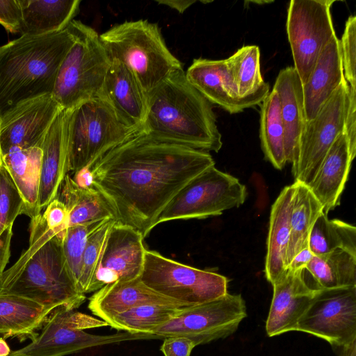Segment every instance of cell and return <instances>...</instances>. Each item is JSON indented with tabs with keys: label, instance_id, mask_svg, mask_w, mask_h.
I'll use <instances>...</instances> for the list:
<instances>
[{
	"label": "cell",
	"instance_id": "1",
	"mask_svg": "<svg viewBox=\"0 0 356 356\" xmlns=\"http://www.w3.org/2000/svg\"><path fill=\"white\" fill-rule=\"evenodd\" d=\"M214 165L208 152L139 131L86 169L91 186L105 198L116 220L144 238L176 193Z\"/></svg>",
	"mask_w": 356,
	"mask_h": 356
},
{
	"label": "cell",
	"instance_id": "2",
	"mask_svg": "<svg viewBox=\"0 0 356 356\" xmlns=\"http://www.w3.org/2000/svg\"><path fill=\"white\" fill-rule=\"evenodd\" d=\"M141 131L154 138L205 152L222 146L213 104L176 70L147 93Z\"/></svg>",
	"mask_w": 356,
	"mask_h": 356
},
{
	"label": "cell",
	"instance_id": "3",
	"mask_svg": "<svg viewBox=\"0 0 356 356\" xmlns=\"http://www.w3.org/2000/svg\"><path fill=\"white\" fill-rule=\"evenodd\" d=\"M29 245L0 276V293L33 300L54 309H76L86 300L71 276L62 238L46 225L42 214L31 219Z\"/></svg>",
	"mask_w": 356,
	"mask_h": 356
},
{
	"label": "cell",
	"instance_id": "4",
	"mask_svg": "<svg viewBox=\"0 0 356 356\" xmlns=\"http://www.w3.org/2000/svg\"><path fill=\"white\" fill-rule=\"evenodd\" d=\"M74 40L68 25L56 33L21 35L0 47V118L22 102L52 94Z\"/></svg>",
	"mask_w": 356,
	"mask_h": 356
},
{
	"label": "cell",
	"instance_id": "5",
	"mask_svg": "<svg viewBox=\"0 0 356 356\" xmlns=\"http://www.w3.org/2000/svg\"><path fill=\"white\" fill-rule=\"evenodd\" d=\"M111 60L120 61L136 76L148 93L182 63L166 46L157 24L146 19L126 21L99 35Z\"/></svg>",
	"mask_w": 356,
	"mask_h": 356
},
{
	"label": "cell",
	"instance_id": "6",
	"mask_svg": "<svg viewBox=\"0 0 356 356\" xmlns=\"http://www.w3.org/2000/svg\"><path fill=\"white\" fill-rule=\"evenodd\" d=\"M69 26L75 40L60 64L51 94L63 109L99 97L111 63L94 29L75 19Z\"/></svg>",
	"mask_w": 356,
	"mask_h": 356
},
{
	"label": "cell",
	"instance_id": "7",
	"mask_svg": "<svg viewBox=\"0 0 356 356\" xmlns=\"http://www.w3.org/2000/svg\"><path fill=\"white\" fill-rule=\"evenodd\" d=\"M137 132L124 124L102 97L80 104L72 109L70 118L68 172L89 169Z\"/></svg>",
	"mask_w": 356,
	"mask_h": 356
},
{
	"label": "cell",
	"instance_id": "8",
	"mask_svg": "<svg viewBox=\"0 0 356 356\" xmlns=\"http://www.w3.org/2000/svg\"><path fill=\"white\" fill-rule=\"evenodd\" d=\"M65 306L56 308L48 316L41 332L22 348L8 356H65L95 346L129 340L156 339L151 334H89L86 329L108 326V323Z\"/></svg>",
	"mask_w": 356,
	"mask_h": 356
},
{
	"label": "cell",
	"instance_id": "9",
	"mask_svg": "<svg viewBox=\"0 0 356 356\" xmlns=\"http://www.w3.org/2000/svg\"><path fill=\"white\" fill-rule=\"evenodd\" d=\"M247 197L245 185L212 165L190 180L159 214L155 226L167 221L218 216L238 207Z\"/></svg>",
	"mask_w": 356,
	"mask_h": 356
},
{
	"label": "cell",
	"instance_id": "10",
	"mask_svg": "<svg viewBox=\"0 0 356 356\" xmlns=\"http://www.w3.org/2000/svg\"><path fill=\"white\" fill-rule=\"evenodd\" d=\"M140 278L156 293L186 307L209 302L228 293L226 277L179 263L152 250H145Z\"/></svg>",
	"mask_w": 356,
	"mask_h": 356
},
{
	"label": "cell",
	"instance_id": "11",
	"mask_svg": "<svg viewBox=\"0 0 356 356\" xmlns=\"http://www.w3.org/2000/svg\"><path fill=\"white\" fill-rule=\"evenodd\" d=\"M349 94L344 79L316 115L306 122L291 163L294 181L308 186L338 136L344 132Z\"/></svg>",
	"mask_w": 356,
	"mask_h": 356
},
{
	"label": "cell",
	"instance_id": "12",
	"mask_svg": "<svg viewBox=\"0 0 356 356\" xmlns=\"http://www.w3.org/2000/svg\"><path fill=\"white\" fill-rule=\"evenodd\" d=\"M246 316L245 302L241 295L227 293L209 302L182 307L152 334L163 339L184 336L198 346L229 337Z\"/></svg>",
	"mask_w": 356,
	"mask_h": 356
},
{
	"label": "cell",
	"instance_id": "13",
	"mask_svg": "<svg viewBox=\"0 0 356 356\" xmlns=\"http://www.w3.org/2000/svg\"><path fill=\"white\" fill-rule=\"evenodd\" d=\"M335 0H291L286 29L294 66L302 84L308 79L321 51L336 36L330 9Z\"/></svg>",
	"mask_w": 356,
	"mask_h": 356
},
{
	"label": "cell",
	"instance_id": "14",
	"mask_svg": "<svg viewBox=\"0 0 356 356\" xmlns=\"http://www.w3.org/2000/svg\"><path fill=\"white\" fill-rule=\"evenodd\" d=\"M296 331L319 337L338 350L356 345V286L318 289Z\"/></svg>",
	"mask_w": 356,
	"mask_h": 356
},
{
	"label": "cell",
	"instance_id": "15",
	"mask_svg": "<svg viewBox=\"0 0 356 356\" xmlns=\"http://www.w3.org/2000/svg\"><path fill=\"white\" fill-rule=\"evenodd\" d=\"M63 108L51 94L17 104L0 118V153L13 148L40 147L44 137Z\"/></svg>",
	"mask_w": 356,
	"mask_h": 356
},
{
	"label": "cell",
	"instance_id": "16",
	"mask_svg": "<svg viewBox=\"0 0 356 356\" xmlns=\"http://www.w3.org/2000/svg\"><path fill=\"white\" fill-rule=\"evenodd\" d=\"M143 240V236L138 230L116 221L109 231L102 258L87 293L108 284L139 277L146 250Z\"/></svg>",
	"mask_w": 356,
	"mask_h": 356
},
{
	"label": "cell",
	"instance_id": "17",
	"mask_svg": "<svg viewBox=\"0 0 356 356\" xmlns=\"http://www.w3.org/2000/svg\"><path fill=\"white\" fill-rule=\"evenodd\" d=\"M185 74L190 83L212 104L230 114L259 105L270 92V88H266L248 96H238L225 59H194Z\"/></svg>",
	"mask_w": 356,
	"mask_h": 356
},
{
	"label": "cell",
	"instance_id": "18",
	"mask_svg": "<svg viewBox=\"0 0 356 356\" xmlns=\"http://www.w3.org/2000/svg\"><path fill=\"white\" fill-rule=\"evenodd\" d=\"M304 270H287L273 284V293L266 322L269 337L296 331L299 319L310 305L318 289L307 282Z\"/></svg>",
	"mask_w": 356,
	"mask_h": 356
},
{
	"label": "cell",
	"instance_id": "19",
	"mask_svg": "<svg viewBox=\"0 0 356 356\" xmlns=\"http://www.w3.org/2000/svg\"><path fill=\"white\" fill-rule=\"evenodd\" d=\"M99 97L108 104L124 124L141 131L147 109V93L128 67L111 60Z\"/></svg>",
	"mask_w": 356,
	"mask_h": 356
},
{
	"label": "cell",
	"instance_id": "20",
	"mask_svg": "<svg viewBox=\"0 0 356 356\" xmlns=\"http://www.w3.org/2000/svg\"><path fill=\"white\" fill-rule=\"evenodd\" d=\"M72 109H63L50 126L41 146L42 151L38 191L39 210L57 197L68 174V131Z\"/></svg>",
	"mask_w": 356,
	"mask_h": 356
},
{
	"label": "cell",
	"instance_id": "21",
	"mask_svg": "<svg viewBox=\"0 0 356 356\" xmlns=\"http://www.w3.org/2000/svg\"><path fill=\"white\" fill-rule=\"evenodd\" d=\"M146 304L186 307L156 293L145 284L139 277L104 286L89 298L88 308L95 316L107 323L120 313Z\"/></svg>",
	"mask_w": 356,
	"mask_h": 356
},
{
	"label": "cell",
	"instance_id": "22",
	"mask_svg": "<svg viewBox=\"0 0 356 356\" xmlns=\"http://www.w3.org/2000/svg\"><path fill=\"white\" fill-rule=\"evenodd\" d=\"M353 159L343 132L338 136L307 186L325 215L340 204Z\"/></svg>",
	"mask_w": 356,
	"mask_h": 356
},
{
	"label": "cell",
	"instance_id": "23",
	"mask_svg": "<svg viewBox=\"0 0 356 356\" xmlns=\"http://www.w3.org/2000/svg\"><path fill=\"white\" fill-rule=\"evenodd\" d=\"M344 79L339 39L336 35L324 47L302 85L306 121L316 115Z\"/></svg>",
	"mask_w": 356,
	"mask_h": 356
},
{
	"label": "cell",
	"instance_id": "24",
	"mask_svg": "<svg viewBox=\"0 0 356 356\" xmlns=\"http://www.w3.org/2000/svg\"><path fill=\"white\" fill-rule=\"evenodd\" d=\"M278 95L284 129V149L291 163L297 144L306 123L302 84L293 67L280 71L273 88Z\"/></svg>",
	"mask_w": 356,
	"mask_h": 356
},
{
	"label": "cell",
	"instance_id": "25",
	"mask_svg": "<svg viewBox=\"0 0 356 356\" xmlns=\"http://www.w3.org/2000/svg\"><path fill=\"white\" fill-rule=\"evenodd\" d=\"M293 192V184L285 186L270 210L264 271L267 280L271 284L287 270L286 252Z\"/></svg>",
	"mask_w": 356,
	"mask_h": 356
},
{
	"label": "cell",
	"instance_id": "26",
	"mask_svg": "<svg viewBox=\"0 0 356 356\" xmlns=\"http://www.w3.org/2000/svg\"><path fill=\"white\" fill-rule=\"evenodd\" d=\"M21 35H40L65 29L79 8V0H19Z\"/></svg>",
	"mask_w": 356,
	"mask_h": 356
},
{
	"label": "cell",
	"instance_id": "27",
	"mask_svg": "<svg viewBox=\"0 0 356 356\" xmlns=\"http://www.w3.org/2000/svg\"><path fill=\"white\" fill-rule=\"evenodd\" d=\"M42 155L40 147H15L1 155L3 163L23 199L24 214L31 219L41 214L38 208V191Z\"/></svg>",
	"mask_w": 356,
	"mask_h": 356
},
{
	"label": "cell",
	"instance_id": "28",
	"mask_svg": "<svg viewBox=\"0 0 356 356\" xmlns=\"http://www.w3.org/2000/svg\"><path fill=\"white\" fill-rule=\"evenodd\" d=\"M56 197L67 210L69 226L115 219L111 207L97 189L92 186H79L69 174L64 177Z\"/></svg>",
	"mask_w": 356,
	"mask_h": 356
},
{
	"label": "cell",
	"instance_id": "29",
	"mask_svg": "<svg viewBox=\"0 0 356 356\" xmlns=\"http://www.w3.org/2000/svg\"><path fill=\"white\" fill-rule=\"evenodd\" d=\"M54 310L22 296L0 293V334L4 337L31 334Z\"/></svg>",
	"mask_w": 356,
	"mask_h": 356
},
{
	"label": "cell",
	"instance_id": "30",
	"mask_svg": "<svg viewBox=\"0 0 356 356\" xmlns=\"http://www.w3.org/2000/svg\"><path fill=\"white\" fill-rule=\"evenodd\" d=\"M293 185L286 267L297 253L308 247L311 229L323 213L322 205L307 185L297 181H294Z\"/></svg>",
	"mask_w": 356,
	"mask_h": 356
},
{
	"label": "cell",
	"instance_id": "31",
	"mask_svg": "<svg viewBox=\"0 0 356 356\" xmlns=\"http://www.w3.org/2000/svg\"><path fill=\"white\" fill-rule=\"evenodd\" d=\"M305 270L314 281L316 289L356 286V254L342 249L314 255Z\"/></svg>",
	"mask_w": 356,
	"mask_h": 356
},
{
	"label": "cell",
	"instance_id": "32",
	"mask_svg": "<svg viewBox=\"0 0 356 356\" xmlns=\"http://www.w3.org/2000/svg\"><path fill=\"white\" fill-rule=\"evenodd\" d=\"M260 105L259 138L265 159L282 170L287 163L284 149V129L280 99L273 89Z\"/></svg>",
	"mask_w": 356,
	"mask_h": 356
},
{
	"label": "cell",
	"instance_id": "33",
	"mask_svg": "<svg viewBox=\"0 0 356 356\" xmlns=\"http://www.w3.org/2000/svg\"><path fill=\"white\" fill-rule=\"evenodd\" d=\"M308 247L316 256L336 249L356 254V227L338 219L330 220L322 213L311 229Z\"/></svg>",
	"mask_w": 356,
	"mask_h": 356
},
{
	"label": "cell",
	"instance_id": "34",
	"mask_svg": "<svg viewBox=\"0 0 356 356\" xmlns=\"http://www.w3.org/2000/svg\"><path fill=\"white\" fill-rule=\"evenodd\" d=\"M225 60L238 96L245 97L270 88L261 76L258 46L243 45Z\"/></svg>",
	"mask_w": 356,
	"mask_h": 356
},
{
	"label": "cell",
	"instance_id": "35",
	"mask_svg": "<svg viewBox=\"0 0 356 356\" xmlns=\"http://www.w3.org/2000/svg\"><path fill=\"white\" fill-rule=\"evenodd\" d=\"M182 307L146 304L120 313L107 321L111 327L132 334H151L175 317Z\"/></svg>",
	"mask_w": 356,
	"mask_h": 356
},
{
	"label": "cell",
	"instance_id": "36",
	"mask_svg": "<svg viewBox=\"0 0 356 356\" xmlns=\"http://www.w3.org/2000/svg\"><path fill=\"white\" fill-rule=\"evenodd\" d=\"M104 220L69 226L62 238L63 255L76 288L80 277L82 257L88 239Z\"/></svg>",
	"mask_w": 356,
	"mask_h": 356
},
{
	"label": "cell",
	"instance_id": "37",
	"mask_svg": "<svg viewBox=\"0 0 356 356\" xmlns=\"http://www.w3.org/2000/svg\"><path fill=\"white\" fill-rule=\"evenodd\" d=\"M117 220H105L89 236L83 252L77 289L81 293H88L89 286L98 268L107 237L111 227Z\"/></svg>",
	"mask_w": 356,
	"mask_h": 356
},
{
	"label": "cell",
	"instance_id": "38",
	"mask_svg": "<svg viewBox=\"0 0 356 356\" xmlns=\"http://www.w3.org/2000/svg\"><path fill=\"white\" fill-rule=\"evenodd\" d=\"M24 203L0 153V225L13 227L17 217L24 214Z\"/></svg>",
	"mask_w": 356,
	"mask_h": 356
},
{
	"label": "cell",
	"instance_id": "39",
	"mask_svg": "<svg viewBox=\"0 0 356 356\" xmlns=\"http://www.w3.org/2000/svg\"><path fill=\"white\" fill-rule=\"evenodd\" d=\"M356 16L350 15L345 23L339 40V49L345 80L352 88H356Z\"/></svg>",
	"mask_w": 356,
	"mask_h": 356
},
{
	"label": "cell",
	"instance_id": "40",
	"mask_svg": "<svg viewBox=\"0 0 356 356\" xmlns=\"http://www.w3.org/2000/svg\"><path fill=\"white\" fill-rule=\"evenodd\" d=\"M42 217L47 227L63 238L69 226L68 212L64 204L56 197L46 207Z\"/></svg>",
	"mask_w": 356,
	"mask_h": 356
},
{
	"label": "cell",
	"instance_id": "41",
	"mask_svg": "<svg viewBox=\"0 0 356 356\" xmlns=\"http://www.w3.org/2000/svg\"><path fill=\"white\" fill-rule=\"evenodd\" d=\"M22 22L19 0H0V24L8 32L20 33Z\"/></svg>",
	"mask_w": 356,
	"mask_h": 356
},
{
	"label": "cell",
	"instance_id": "42",
	"mask_svg": "<svg viewBox=\"0 0 356 356\" xmlns=\"http://www.w3.org/2000/svg\"><path fill=\"white\" fill-rule=\"evenodd\" d=\"M195 346V343L190 338L171 336L163 339L160 350L164 356H191Z\"/></svg>",
	"mask_w": 356,
	"mask_h": 356
},
{
	"label": "cell",
	"instance_id": "43",
	"mask_svg": "<svg viewBox=\"0 0 356 356\" xmlns=\"http://www.w3.org/2000/svg\"><path fill=\"white\" fill-rule=\"evenodd\" d=\"M344 134L348 142L351 155L355 159L356 155V88L350 87Z\"/></svg>",
	"mask_w": 356,
	"mask_h": 356
},
{
	"label": "cell",
	"instance_id": "44",
	"mask_svg": "<svg viewBox=\"0 0 356 356\" xmlns=\"http://www.w3.org/2000/svg\"><path fill=\"white\" fill-rule=\"evenodd\" d=\"M12 229L0 225V276L4 272L10 258Z\"/></svg>",
	"mask_w": 356,
	"mask_h": 356
},
{
	"label": "cell",
	"instance_id": "45",
	"mask_svg": "<svg viewBox=\"0 0 356 356\" xmlns=\"http://www.w3.org/2000/svg\"><path fill=\"white\" fill-rule=\"evenodd\" d=\"M314 256L309 247H307L293 257L287 265L286 269L292 271L304 270Z\"/></svg>",
	"mask_w": 356,
	"mask_h": 356
},
{
	"label": "cell",
	"instance_id": "46",
	"mask_svg": "<svg viewBox=\"0 0 356 356\" xmlns=\"http://www.w3.org/2000/svg\"><path fill=\"white\" fill-rule=\"evenodd\" d=\"M159 4L167 6L176 10L179 13H183L187 8L196 2L193 0H159L156 1Z\"/></svg>",
	"mask_w": 356,
	"mask_h": 356
},
{
	"label": "cell",
	"instance_id": "47",
	"mask_svg": "<svg viewBox=\"0 0 356 356\" xmlns=\"http://www.w3.org/2000/svg\"><path fill=\"white\" fill-rule=\"evenodd\" d=\"M10 353V348L6 341L0 339V356H8Z\"/></svg>",
	"mask_w": 356,
	"mask_h": 356
}]
</instances>
